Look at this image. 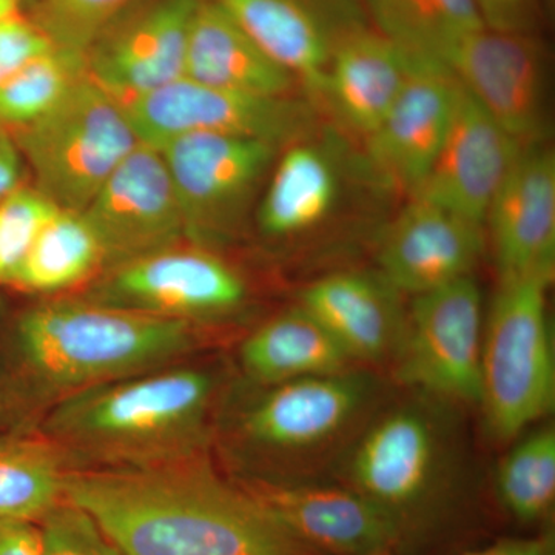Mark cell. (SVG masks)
Returning <instances> with one entry per match:
<instances>
[{"label": "cell", "mask_w": 555, "mask_h": 555, "mask_svg": "<svg viewBox=\"0 0 555 555\" xmlns=\"http://www.w3.org/2000/svg\"><path fill=\"white\" fill-rule=\"evenodd\" d=\"M64 495L124 555H318L201 454L156 465L69 469Z\"/></svg>", "instance_id": "obj_1"}, {"label": "cell", "mask_w": 555, "mask_h": 555, "mask_svg": "<svg viewBox=\"0 0 555 555\" xmlns=\"http://www.w3.org/2000/svg\"><path fill=\"white\" fill-rule=\"evenodd\" d=\"M214 393L208 372L169 364L62 397L43 436L96 466L175 462L201 454Z\"/></svg>", "instance_id": "obj_2"}, {"label": "cell", "mask_w": 555, "mask_h": 555, "mask_svg": "<svg viewBox=\"0 0 555 555\" xmlns=\"http://www.w3.org/2000/svg\"><path fill=\"white\" fill-rule=\"evenodd\" d=\"M25 364L62 397L173 364L195 347V327L100 302L51 301L17 323Z\"/></svg>", "instance_id": "obj_3"}, {"label": "cell", "mask_w": 555, "mask_h": 555, "mask_svg": "<svg viewBox=\"0 0 555 555\" xmlns=\"http://www.w3.org/2000/svg\"><path fill=\"white\" fill-rule=\"evenodd\" d=\"M554 273L500 276L481 341L480 401L489 433L516 438L555 404L547 291Z\"/></svg>", "instance_id": "obj_4"}, {"label": "cell", "mask_w": 555, "mask_h": 555, "mask_svg": "<svg viewBox=\"0 0 555 555\" xmlns=\"http://www.w3.org/2000/svg\"><path fill=\"white\" fill-rule=\"evenodd\" d=\"M36 190L61 210H86L139 139L116 98L89 73L49 113L10 131Z\"/></svg>", "instance_id": "obj_5"}, {"label": "cell", "mask_w": 555, "mask_h": 555, "mask_svg": "<svg viewBox=\"0 0 555 555\" xmlns=\"http://www.w3.org/2000/svg\"><path fill=\"white\" fill-rule=\"evenodd\" d=\"M169 170L185 238L198 246L238 232L280 147L259 139L193 133L156 145Z\"/></svg>", "instance_id": "obj_6"}, {"label": "cell", "mask_w": 555, "mask_h": 555, "mask_svg": "<svg viewBox=\"0 0 555 555\" xmlns=\"http://www.w3.org/2000/svg\"><path fill=\"white\" fill-rule=\"evenodd\" d=\"M142 144L156 145L182 134H228L259 139L276 147L309 141L315 113L291 96H257L181 78L124 102Z\"/></svg>", "instance_id": "obj_7"}, {"label": "cell", "mask_w": 555, "mask_h": 555, "mask_svg": "<svg viewBox=\"0 0 555 555\" xmlns=\"http://www.w3.org/2000/svg\"><path fill=\"white\" fill-rule=\"evenodd\" d=\"M483 305L473 276L416 295L396 356L398 377L422 392L480 401Z\"/></svg>", "instance_id": "obj_8"}, {"label": "cell", "mask_w": 555, "mask_h": 555, "mask_svg": "<svg viewBox=\"0 0 555 555\" xmlns=\"http://www.w3.org/2000/svg\"><path fill=\"white\" fill-rule=\"evenodd\" d=\"M447 477V443L425 409L383 415L360 438L349 463V488L386 511L403 532L422 520Z\"/></svg>", "instance_id": "obj_9"}, {"label": "cell", "mask_w": 555, "mask_h": 555, "mask_svg": "<svg viewBox=\"0 0 555 555\" xmlns=\"http://www.w3.org/2000/svg\"><path fill=\"white\" fill-rule=\"evenodd\" d=\"M449 72L520 144L550 138V54L537 33H469L449 54Z\"/></svg>", "instance_id": "obj_10"}, {"label": "cell", "mask_w": 555, "mask_h": 555, "mask_svg": "<svg viewBox=\"0 0 555 555\" xmlns=\"http://www.w3.org/2000/svg\"><path fill=\"white\" fill-rule=\"evenodd\" d=\"M83 299L193 324L238 309L246 284L206 250L171 247L116 266Z\"/></svg>", "instance_id": "obj_11"}, {"label": "cell", "mask_w": 555, "mask_h": 555, "mask_svg": "<svg viewBox=\"0 0 555 555\" xmlns=\"http://www.w3.org/2000/svg\"><path fill=\"white\" fill-rule=\"evenodd\" d=\"M104 251V268L177 247L185 238L177 192L159 150L138 144L86 210Z\"/></svg>", "instance_id": "obj_12"}, {"label": "cell", "mask_w": 555, "mask_h": 555, "mask_svg": "<svg viewBox=\"0 0 555 555\" xmlns=\"http://www.w3.org/2000/svg\"><path fill=\"white\" fill-rule=\"evenodd\" d=\"M199 0H142L86 54L87 73L124 102L184 78L190 24Z\"/></svg>", "instance_id": "obj_13"}, {"label": "cell", "mask_w": 555, "mask_h": 555, "mask_svg": "<svg viewBox=\"0 0 555 555\" xmlns=\"http://www.w3.org/2000/svg\"><path fill=\"white\" fill-rule=\"evenodd\" d=\"M241 486L318 555L392 553L404 534L386 511L352 488L258 480Z\"/></svg>", "instance_id": "obj_14"}, {"label": "cell", "mask_w": 555, "mask_h": 555, "mask_svg": "<svg viewBox=\"0 0 555 555\" xmlns=\"http://www.w3.org/2000/svg\"><path fill=\"white\" fill-rule=\"evenodd\" d=\"M524 147L455 79L443 144L412 198L429 201L485 225L489 204Z\"/></svg>", "instance_id": "obj_15"}, {"label": "cell", "mask_w": 555, "mask_h": 555, "mask_svg": "<svg viewBox=\"0 0 555 555\" xmlns=\"http://www.w3.org/2000/svg\"><path fill=\"white\" fill-rule=\"evenodd\" d=\"M241 416L248 443L275 454H315L353 425L372 396L364 375L343 372L268 386Z\"/></svg>", "instance_id": "obj_16"}, {"label": "cell", "mask_w": 555, "mask_h": 555, "mask_svg": "<svg viewBox=\"0 0 555 555\" xmlns=\"http://www.w3.org/2000/svg\"><path fill=\"white\" fill-rule=\"evenodd\" d=\"M483 228L429 201L412 198L379 246L383 280L393 291L416 297L469 276L483 251Z\"/></svg>", "instance_id": "obj_17"}, {"label": "cell", "mask_w": 555, "mask_h": 555, "mask_svg": "<svg viewBox=\"0 0 555 555\" xmlns=\"http://www.w3.org/2000/svg\"><path fill=\"white\" fill-rule=\"evenodd\" d=\"M499 276L555 270V153L525 145L486 211Z\"/></svg>", "instance_id": "obj_18"}, {"label": "cell", "mask_w": 555, "mask_h": 555, "mask_svg": "<svg viewBox=\"0 0 555 555\" xmlns=\"http://www.w3.org/2000/svg\"><path fill=\"white\" fill-rule=\"evenodd\" d=\"M454 89L448 67L415 57L400 96L366 137L375 169L411 196L422 188L443 144Z\"/></svg>", "instance_id": "obj_19"}, {"label": "cell", "mask_w": 555, "mask_h": 555, "mask_svg": "<svg viewBox=\"0 0 555 555\" xmlns=\"http://www.w3.org/2000/svg\"><path fill=\"white\" fill-rule=\"evenodd\" d=\"M259 49L310 94L324 96L335 43L361 25L323 0H215Z\"/></svg>", "instance_id": "obj_20"}, {"label": "cell", "mask_w": 555, "mask_h": 555, "mask_svg": "<svg viewBox=\"0 0 555 555\" xmlns=\"http://www.w3.org/2000/svg\"><path fill=\"white\" fill-rule=\"evenodd\" d=\"M396 294L383 278L334 273L306 287L299 308L326 328L352 363H379L396 358L406 326Z\"/></svg>", "instance_id": "obj_21"}, {"label": "cell", "mask_w": 555, "mask_h": 555, "mask_svg": "<svg viewBox=\"0 0 555 555\" xmlns=\"http://www.w3.org/2000/svg\"><path fill=\"white\" fill-rule=\"evenodd\" d=\"M414 61L382 33L358 25L335 43L323 98L347 127L366 138L400 96Z\"/></svg>", "instance_id": "obj_22"}, {"label": "cell", "mask_w": 555, "mask_h": 555, "mask_svg": "<svg viewBox=\"0 0 555 555\" xmlns=\"http://www.w3.org/2000/svg\"><path fill=\"white\" fill-rule=\"evenodd\" d=\"M184 78L273 98L291 96L297 83L215 0H199L193 13Z\"/></svg>", "instance_id": "obj_23"}, {"label": "cell", "mask_w": 555, "mask_h": 555, "mask_svg": "<svg viewBox=\"0 0 555 555\" xmlns=\"http://www.w3.org/2000/svg\"><path fill=\"white\" fill-rule=\"evenodd\" d=\"M258 207V225L272 238L302 235L326 221L339 195V177L327 150L305 141L278 158Z\"/></svg>", "instance_id": "obj_24"}, {"label": "cell", "mask_w": 555, "mask_h": 555, "mask_svg": "<svg viewBox=\"0 0 555 555\" xmlns=\"http://www.w3.org/2000/svg\"><path fill=\"white\" fill-rule=\"evenodd\" d=\"M241 364L259 385L347 372L352 361L326 328L298 308L262 324L241 346Z\"/></svg>", "instance_id": "obj_25"}, {"label": "cell", "mask_w": 555, "mask_h": 555, "mask_svg": "<svg viewBox=\"0 0 555 555\" xmlns=\"http://www.w3.org/2000/svg\"><path fill=\"white\" fill-rule=\"evenodd\" d=\"M67 454L47 436L0 437V524H38L64 502Z\"/></svg>", "instance_id": "obj_26"}, {"label": "cell", "mask_w": 555, "mask_h": 555, "mask_svg": "<svg viewBox=\"0 0 555 555\" xmlns=\"http://www.w3.org/2000/svg\"><path fill=\"white\" fill-rule=\"evenodd\" d=\"M377 31L418 60L447 67L449 54L483 28L473 0H366Z\"/></svg>", "instance_id": "obj_27"}, {"label": "cell", "mask_w": 555, "mask_h": 555, "mask_svg": "<svg viewBox=\"0 0 555 555\" xmlns=\"http://www.w3.org/2000/svg\"><path fill=\"white\" fill-rule=\"evenodd\" d=\"M104 266L100 240L82 214L57 208L40 228L11 283L51 294L89 280Z\"/></svg>", "instance_id": "obj_28"}, {"label": "cell", "mask_w": 555, "mask_h": 555, "mask_svg": "<svg viewBox=\"0 0 555 555\" xmlns=\"http://www.w3.org/2000/svg\"><path fill=\"white\" fill-rule=\"evenodd\" d=\"M496 494L521 524L546 520L555 502V433L542 427L511 449L500 463Z\"/></svg>", "instance_id": "obj_29"}, {"label": "cell", "mask_w": 555, "mask_h": 555, "mask_svg": "<svg viewBox=\"0 0 555 555\" xmlns=\"http://www.w3.org/2000/svg\"><path fill=\"white\" fill-rule=\"evenodd\" d=\"M87 73L86 56L54 47L0 82V127L22 129L49 113Z\"/></svg>", "instance_id": "obj_30"}, {"label": "cell", "mask_w": 555, "mask_h": 555, "mask_svg": "<svg viewBox=\"0 0 555 555\" xmlns=\"http://www.w3.org/2000/svg\"><path fill=\"white\" fill-rule=\"evenodd\" d=\"M142 0H36L28 16L56 49L86 56L87 51Z\"/></svg>", "instance_id": "obj_31"}, {"label": "cell", "mask_w": 555, "mask_h": 555, "mask_svg": "<svg viewBox=\"0 0 555 555\" xmlns=\"http://www.w3.org/2000/svg\"><path fill=\"white\" fill-rule=\"evenodd\" d=\"M56 210L36 189H17L0 201V281L11 283L40 228Z\"/></svg>", "instance_id": "obj_32"}, {"label": "cell", "mask_w": 555, "mask_h": 555, "mask_svg": "<svg viewBox=\"0 0 555 555\" xmlns=\"http://www.w3.org/2000/svg\"><path fill=\"white\" fill-rule=\"evenodd\" d=\"M40 555H124L90 514L60 503L39 521Z\"/></svg>", "instance_id": "obj_33"}, {"label": "cell", "mask_w": 555, "mask_h": 555, "mask_svg": "<svg viewBox=\"0 0 555 555\" xmlns=\"http://www.w3.org/2000/svg\"><path fill=\"white\" fill-rule=\"evenodd\" d=\"M51 49L53 43L25 11L0 20V82Z\"/></svg>", "instance_id": "obj_34"}, {"label": "cell", "mask_w": 555, "mask_h": 555, "mask_svg": "<svg viewBox=\"0 0 555 555\" xmlns=\"http://www.w3.org/2000/svg\"><path fill=\"white\" fill-rule=\"evenodd\" d=\"M486 28L496 31L537 33L543 16L540 0H473Z\"/></svg>", "instance_id": "obj_35"}, {"label": "cell", "mask_w": 555, "mask_h": 555, "mask_svg": "<svg viewBox=\"0 0 555 555\" xmlns=\"http://www.w3.org/2000/svg\"><path fill=\"white\" fill-rule=\"evenodd\" d=\"M0 555H40L38 524H0Z\"/></svg>", "instance_id": "obj_36"}, {"label": "cell", "mask_w": 555, "mask_h": 555, "mask_svg": "<svg viewBox=\"0 0 555 555\" xmlns=\"http://www.w3.org/2000/svg\"><path fill=\"white\" fill-rule=\"evenodd\" d=\"M24 158L10 131L0 127V201L21 189Z\"/></svg>", "instance_id": "obj_37"}, {"label": "cell", "mask_w": 555, "mask_h": 555, "mask_svg": "<svg viewBox=\"0 0 555 555\" xmlns=\"http://www.w3.org/2000/svg\"><path fill=\"white\" fill-rule=\"evenodd\" d=\"M466 555H555V542L553 535L505 539Z\"/></svg>", "instance_id": "obj_38"}, {"label": "cell", "mask_w": 555, "mask_h": 555, "mask_svg": "<svg viewBox=\"0 0 555 555\" xmlns=\"http://www.w3.org/2000/svg\"><path fill=\"white\" fill-rule=\"evenodd\" d=\"M21 11H25L22 0H0V20H5Z\"/></svg>", "instance_id": "obj_39"}, {"label": "cell", "mask_w": 555, "mask_h": 555, "mask_svg": "<svg viewBox=\"0 0 555 555\" xmlns=\"http://www.w3.org/2000/svg\"><path fill=\"white\" fill-rule=\"evenodd\" d=\"M540 5H542L543 14L550 17V14H553L555 10V0H540Z\"/></svg>", "instance_id": "obj_40"}, {"label": "cell", "mask_w": 555, "mask_h": 555, "mask_svg": "<svg viewBox=\"0 0 555 555\" xmlns=\"http://www.w3.org/2000/svg\"><path fill=\"white\" fill-rule=\"evenodd\" d=\"M35 2H36V0H22V3H24V10L30 9L33 3H35Z\"/></svg>", "instance_id": "obj_41"}, {"label": "cell", "mask_w": 555, "mask_h": 555, "mask_svg": "<svg viewBox=\"0 0 555 555\" xmlns=\"http://www.w3.org/2000/svg\"><path fill=\"white\" fill-rule=\"evenodd\" d=\"M375 555H392V553H383V554H375Z\"/></svg>", "instance_id": "obj_42"}]
</instances>
